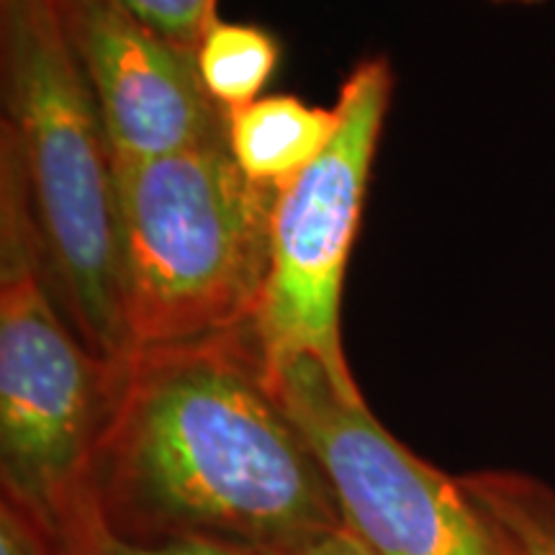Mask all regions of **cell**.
I'll list each match as a JSON object with an SVG mask.
<instances>
[{"instance_id": "cell-3", "label": "cell", "mask_w": 555, "mask_h": 555, "mask_svg": "<svg viewBox=\"0 0 555 555\" xmlns=\"http://www.w3.org/2000/svg\"><path fill=\"white\" fill-rule=\"evenodd\" d=\"M121 314L129 352L255 322L278 189L249 180L229 139L116 163Z\"/></svg>"}, {"instance_id": "cell-6", "label": "cell", "mask_w": 555, "mask_h": 555, "mask_svg": "<svg viewBox=\"0 0 555 555\" xmlns=\"http://www.w3.org/2000/svg\"><path fill=\"white\" fill-rule=\"evenodd\" d=\"M270 384L373 555H515L463 486L399 442L317 360L270 367Z\"/></svg>"}, {"instance_id": "cell-15", "label": "cell", "mask_w": 555, "mask_h": 555, "mask_svg": "<svg viewBox=\"0 0 555 555\" xmlns=\"http://www.w3.org/2000/svg\"><path fill=\"white\" fill-rule=\"evenodd\" d=\"M486 3H496V5H538V3H545V0H486Z\"/></svg>"}, {"instance_id": "cell-2", "label": "cell", "mask_w": 555, "mask_h": 555, "mask_svg": "<svg viewBox=\"0 0 555 555\" xmlns=\"http://www.w3.org/2000/svg\"><path fill=\"white\" fill-rule=\"evenodd\" d=\"M0 134L16 150L41 258L62 311L108 360H127L116 172L99 103L57 0H0Z\"/></svg>"}, {"instance_id": "cell-12", "label": "cell", "mask_w": 555, "mask_h": 555, "mask_svg": "<svg viewBox=\"0 0 555 555\" xmlns=\"http://www.w3.org/2000/svg\"><path fill=\"white\" fill-rule=\"evenodd\" d=\"M124 9L185 50H198V41L219 18V0H119Z\"/></svg>"}, {"instance_id": "cell-8", "label": "cell", "mask_w": 555, "mask_h": 555, "mask_svg": "<svg viewBox=\"0 0 555 555\" xmlns=\"http://www.w3.org/2000/svg\"><path fill=\"white\" fill-rule=\"evenodd\" d=\"M337 127V106L266 95L229 114L227 139L234 163L249 180L281 189L327 150Z\"/></svg>"}, {"instance_id": "cell-7", "label": "cell", "mask_w": 555, "mask_h": 555, "mask_svg": "<svg viewBox=\"0 0 555 555\" xmlns=\"http://www.w3.org/2000/svg\"><path fill=\"white\" fill-rule=\"evenodd\" d=\"M62 26L99 103L116 163H137L227 137L196 52L159 37L119 0H57Z\"/></svg>"}, {"instance_id": "cell-5", "label": "cell", "mask_w": 555, "mask_h": 555, "mask_svg": "<svg viewBox=\"0 0 555 555\" xmlns=\"http://www.w3.org/2000/svg\"><path fill=\"white\" fill-rule=\"evenodd\" d=\"M393 82L386 54L358 60L339 88V127L327 150L278 189L268 278L253 322L268 371L311 358L350 399L363 393L343 347V291Z\"/></svg>"}, {"instance_id": "cell-9", "label": "cell", "mask_w": 555, "mask_h": 555, "mask_svg": "<svg viewBox=\"0 0 555 555\" xmlns=\"http://www.w3.org/2000/svg\"><path fill=\"white\" fill-rule=\"evenodd\" d=\"M201 80L227 114L260 99L281 62L275 34L258 24L217 18L198 41Z\"/></svg>"}, {"instance_id": "cell-4", "label": "cell", "mask_w": 555, "mask_h": 555, "mask_svg": "<svg viewBox=\"0 0 555 555\" xmlns=\"http://www.w3.org/2000/svg\"><path fill=\"white\" fill-rule=\"evenodd\" d=\"M124 360L69 324L47 275L29 189L0 134V496L52 522L88 489Z\"/></svg>"}, {"instance_id": "cell-14", "label": "cell", "mask_w": 555, "mask_h": 555, "mask_svg": "<svg viewBox=\"0 0 555 555\" xmlns=\"http://www.w3.org/2000/svg\"><path fill=\"white\" fill-rule=\"evenodd\" d=\"M283 555H373L360 540L352 535L350 527L343 525L332 535L314 540V543L296 547V551L283 553Z\"/></svg>"}, {"instance_id": "cell-13", "label": "cell", "mask_w": 555, "mask_h": 555, "mask_svg": "<svg viewBox=\"0 0 555 555\" xmlns=\"http://www.w3.org/2000/svg\"><path fill=\"white\" fill-rule=\"evenodd\" d=\"M0 555H57L50 525L9 496H0Z\"/></svg>"}, {"instance_id": "cell-11", "label": "cell", "mask_w": 555, "mask_h": 555, "mask_svg": "<svg viewBox=\"0 0 555 555\" xmlns=\"http://www.w3.org/2000/svg\"><path fill=\"white\" fill-rule=\"evenodd\" d=\"M52 543L57 555H237L224 547L198 543H137L121 538L106 525L95 506L90 489L57 512L50 522Z\"/></svg>"}, {"instance_id": "cell-1", "label": "cell", "mask_w": 555, "mask_h": 555, "mask_svg": "<svg viewBox=\"0 0 555 555\" xmlns=\"http://www.w3.org/2000/svg\"><path fill=\"white\" fill-rule=\"evenodd\" d=\"M88 489L111 530L152 545L283 555L345 525L253 324L131 352Z\"/></svg>"}, {"instance_id": "cell-10", "label": "cell", "mask_w": 555, "mask_h": 555, "mask_svg": "<svg viewBox=\"0 0 555 555\" xmlns=\"http://www.w3.org/2000/svg\"><path fill=\"white\" fill-rule=\"evenodd\" d=\"M470 499L515 555H555V489L519 470L461 476Z\"/></svg>"}]
</instances>
